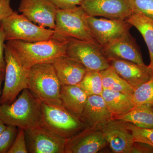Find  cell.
<instances>
[{"label":"cell","instance_id":"1","mask_svg":"<svg viewBox=\"0 0 153 153\" xmlns=\"http://www.w3.org/2000/svg\"><path fill=\"white\" fill-rule=\"evenodd\" d=\"M41 101L28 88L10 104L0 105V119L7 126L25 130L40 124Z\"/></svg>","mask_w":153,"mask_h":153},{"label":"cell","instance_id":"2","mask_svg":"<svg viewBox=\"0 0 153 153\" xmlns=\"http://www.w3.org/2000/svg\"><path fill=\"white\" fill-rule=\"evenodd\" d=\"M21 60L23 66L29 69L42 63H52L61 56L66 55L68 39L50 40L35 42L18 40L8 41Z\"/></svg>","mask_w":153,"mask_h":153},{"label":"cell","instance_id":"3","mask_svg":"<svg viewBox=\"0 0 153 153\" xmlns=\"http://www.w3.org/2000/svg\"><path fill=\"white\" fill-rule=\"evenodd\" d=\"M40 125L66 139L86 128L81 118L68 111L62 105L43 101Z\"/></svg>","mask_w":153,"mask_h":153},{"label":"cell","instance_id":"4","mask_svg":"<svg viewBox=\"0 0 153 153\" xmlns=\"http://www.w3.org/2000/svg\"><path fill=\"white\" fill-rule=\"evenodd\" d=\"M85 15L80 6L72 8L58 9L53 38L61 40L74 38L99 45L88 25Z\"/></svg>","mask_w":153,"mask_h":153},{"label":"cell","instance_id":"5","mask_svg":"<svg viewBox=\"0 0 153 153\" xmlns=\"http://www.w3.org/2000/svg\"><path fill=\"white\" fill-rule=\"evenodd\" d=\"M61 85L52 63L36 64L29 69L27 88L41 101L62 105Z\"/></svg>","mask_w":153,"mask_h":153},{"label":"cell","instance_id":"6","mask_svg":"<svg viewBox=\"0 0 153 153\" xmlns=\"http://www.w3.org/2000/svg\"><path fill=\"white\" fill-rule=\"evenodd\" d=\"M0 24L4 32L6 41L38 42L52 39L55 35L54 30L35 25L24 15H20L16 11L2 20Z\"/></svg>","mask_w":153,"mask_h":153},{"label":"cell","instance_id":"7","mask_svg":"<svg viewBox=\"0 0 153 153\" xmlns=\"http://www.w3.org/2000/svg\"><path fill=\"white\" fill-rule=\"evenodd\" d=\"M6 61L4 83L1 97V105L10 104L19 94L28 88L29 69L25 68L10 44L5 45Z\"/></svg>","mask_w":153,"mask_h":153},{"label":"cell","instance_id":"8","mask_svg":"<svg viewBox=\"0 0 153 153\" xmlns=\"http://www.w3.org/2000/svg\"><path fill=\"white\" fill-rule=\"evenodd\" d=\"M66 55L82 63L88 70L100 71L110 67L101 46L87 41L69 38Z\"/></svg>","mask_w":153,"mask_h":153},{"label":"cell","instance_id":"9","mask_svg":"<svg viewBox=\"0 0 153 153\" xmlns=\"http://www.w3.org/2000/svg\"><path fill=\"white\" fill-rule=\"evenodd\" d=\"M28 153H65L66 139L40 125L25 130Z\"/></svg>","mask_w":153,"mask_h":153},{"label":"cell","instance_id":"10","mask_svg":"<svg viewBox=\"0 0 153 153\" xmlns=\"http://www.w3.org/2000/svg\"><path fill=\"white\" fill-rule=\"evenodd\" d=\"M85 19L95 40L100 46L129 33L132 26L126 20L98 19L85 13Z\"/></svg>","mask_w":153,"mask_h":153},{"label":"cell","instance_id":"11","mask_svg":"<svg viewBox=\"0 0 153 153\" xmlns=\"http://www.w3.org/2000/svg\"><path fill=\"white\" fill-rule=\"evenodd\" d=\"M80 6L91 16L126 20L132 13L128 0H82Z\"/></svg>","mask_w":153,"mask_h":153},{"label":"cell","instance_id":"12","mask_svg":"<svg viewBox=\"0 0 153 153\" xmlns=\"http://www.w3.org/2000/svg\"><path fill=\"white\" fill-rule=\"evenodd\" d=\"M58 9L49 0H21L19 10L31 22L54 30Z\"/></svg>","mask_w":153,"mask_h":153},{"label":"cell","instance_id":"13","mask_svg":"<svg viewBox=\"0 0 153 153\" xmlns=\"http://www.w3.org/2000/svg\"><path fill=\"white\" fill-rule=\"evenodd\" d=\"M102 54L107 60H128L145 66L140 50L129 32L104 46H101Z\"/></svg>","mask_w":153,"mask_h":153},{"label":"cell","instance_id":"14","mask_svg":"<svg viewBox=\"0 0 153 153\" xmlns=\"http://www.w3.org/2000/svg\"><path fill=\"white\" fill-rule=\"evenodd\" d=\"M108 145L101 130L85 128L66 139L65 153H97Z\"/></svg>","mask_w":153,"mask_h":153},{"label":"cell","instance_id":"15","mask_svg":"<svg viewBox=\"0 0 153 153\" xmlns=\"http://www.w3.org/2000/svg\"><path fill=\"white\" fill-rule=\"evenodd\" d=\"M100 130L113 152L131 153L135 140L123 122L113 118Z\"/></svg>","mask_w":153,"mask_h":153},{"label":"cell","instance_id":"16","mask_svg":"<svg viewBox=\"0 0 153 153\" xmlns=\"http://www.w3.org/2000/svg\"><path fill=\"white\" fill-rule=\"evenodd\" d=\"M110 67L135 90L153 76L149 66H142L128 60L111 59L108 60Z\"/></svg>","mask_w":153,"mask_h":153},{"label":"cell","instance_id":"17","mask_svg":"<svg viewBox=\"0 0 153 153\" xmlns=\"http://www.w3.org/2000/svg\"><path fill=\"white\" fill-rule=\"evenodd\" d=\"M80 118L86 128L100 130L113 115L102 96L91 95L88 97Z\"/></svg>","mask_w":153,"mask_h":153},{"label":"cell","instance_id":"18","mask_svg":"<svg viewBox=\"0 0 153 153\" xmlns=\"http://www.w3.org/2000/svg\"><path fill=\"white\" fill-rule=\"evenodd\" d=\"M52 64L62 85H77L88 70L82 63L66 55L57 58Z\"/></svg>","mask_w":153,"mask_h":153},{"label":"cell","instance_id":"19","mask_svg":"<svg viewBox=\"0 0 153 153\" xmlns=\"http://www.w3.org/2000/svg\"><path fill=\"white\" fill-rule=\"evenodd\" d=\"M88 96L78 85H61L60 99L68 111L80 117Z\"/></svg>","mask_w":153,"mask_h":153},{"label":"cell","instance_id":"20","mask_svg":"<svg viewBox=\"0 0 153 153\" xmlns=\"http://www.w3.org/2000/svg\"><path fill=\"white\" fill-rule=\"evenodd\" d=\"M102 96L113 118L126 113L136 106L132 94L103 89Z\"/></svg>","mask_w":153,"mask_h":153},{"label":"cell","instance_id":"21","mask_svg":"<svg viewBox=\"0 0 153 153\" xmlns=\"http://www.w3.org/2000/svg\"><path fill=\"white\" fill-rule=\"evenodd\" d=\"M113 118L139 127L153 128V109L148 105H137L126 113Z\"/></svg>","mask_w":153,"mask_h":153},{"label":"cell","instance_id":"22","mask_svg":"<svg viewBox=\"0 0 153 153\" xmlns=\"http://www.w3.org/2000/svg\"><path fill=\"white\" fill-rule=\"evenodd\" d=\"M126 21L139 31L144 39L150 59L148 66L153 73V19L143 15L132 13Z\"/></svg>","mask_w":153,"mask_h":153},{"label":"cell","instance_id":"23","mask_svg":"<svg viewBox=\"0 0 153 153\" xmlns=\"http://www.w3.org/2000/svg\"><path fill=\"white\" fill-rule=\"evenodd\" d=\"M103 89L118 91L126 94H132L134 89L123 79L111 67L100 71Z\"/></svg>","mask_w":153,"mask_h":153},{"label":"cell","instance_id":"24","mask_svg":"<svg viewBox=\"0 0 153 153\" xmlns=\"http://www.w3.org/2000/svg\"><path fill=\"white\" fill-rule=\"evenodd\" d=\"M77 85L83 91L88 97L102 96L103 92L101 75L99 71L88 70L83 79Z\"/></svg>","mask_w":153,"mask_h":153},{"label":"cell","instance_id":"25","mask_svg":"<svg viewBox=\"0 0 153 153\" xmlns=\"http://www.w3.org/2000/svg\"><path fill=\"white\" fill-rule=\"evenodd\" d=\"M132 95L136 106H153V76L134 90Z\"/></svg>","mask_w":153,"mask_h":153},{"label":"cell","instance_id":"26","mask_svg":"<svg viewBox=\"0 0 153 153\" xmlns=\"http://www.w3.org/2000/svg\"><path fill=\"white\" fill-rule=\"evenodd\" d=\"M124 123L131 131L136 142L144 143L153 147V128H143L131 123Z\"/></svg>","mask_w":153,"mask_h":153},{"label":"cell","instance_id":"27","mask_svg":"<svg viewBox=\"0 0 153 153\" xmlns=\"http://www.w3.org/2000/svg\"><path fill=\"white\" fill-rule=\"evenodd\" d=\"M18 131L16 127L7 126L0 134V153H8L13 143Z\"/></svg>","mask_w":153,"mask_h":153},{"label":"cell","instance_id":"28","mask_svg":"<svg viewBox=\"0 0 153 153\" xmlns=\"http://www.w3.org/2000/svg\"><path fill=\"white\" fill-rule=\"evenodd\" d=\"M132 13L153 19V0H128Z\"/></svg>","mask_w":153,"mask_h":153},{"label":"cell","instance_id":"29","mask_svg":"<svg viewBox=\"0 0 153 153\" xmlns=\"http://www.w3.org/2000/svg\"><path fill=\"white\" fill-rule=\"evenodd\" d=\"M26 143L25 130L24 128H18L16 137L13 143L7 153H27Z\"/></svg>","mask_w":153,"mask_h":153},{"label":"cell","instance_id":"30","mask_svg":"<svg viewBox=\"0 0 153 153\" xmlns=\"http://www.w3.org/2000/svg\"><path fill=\"white\" fill-rule=\"evenodd\" d=\"M5 36L2 26L0 24V72L5 73L6 70V61L4 58V48Z\"/></svg>","mask_w":153,"mask_h":153},{"label":"cell","instance_id":"31","mask_svg":"<svg viewBox=\"0 0 153 153\" xmlns=\"http://www.w3.org/2000/svg\"><path fill=\"white\" fill-rule=\"evenodd\" d=\"M59 9L72 8L80 6L82 0H49Z\"/></svg>","mask_w":153,"mask_h":153},{"label":"cell","instance_id":"32","mask_svg":"<svg viewBox=\"0 0 153 153\" xmlns=\"http://www.w3.org/2000/svg\"><path fill=\"white\" fill-rule=\"evenodd\" d=\"M10 2L11 0H0V22L10 16L14 12Z\"/></svg>","mask_w":153,"mask_h":153},{"label":"cell","instance_id":"33","mask_svg":"<svg viewBox=\"0 0 153 153\" xmlns=\"http://www.w3.org/2000/svg\"><path fill=\"white\" fill-rule=\"evenodd\" d=\"M131 153H153V147L144 143L135 142L131 151Z\"/></svg>","mask_w":153,"mask_h":153},{"label":"cell","instance_id":"34","mask_svg":"<svg viewBox=\"0 0 153 153\" xmlns=\"http://www.w3.org/2000/svg\"><path fill=\"white\" fill-rule=\"evenodd\" d=\"M4 77L5 73L0 72V105H1V97L2 93L1 91V87L2 83L3 80L4 79Z\"/></svg>","mask_w":153,"mask_h":153},{"label":"cell","instance_id":"35","mask_svg":"<svg viewBox=\"0 0 153 153\" xmlns=\"http://www.w3.org/2000/svg\"><path fill=\"white\" fill-rule=\"evenodd\" d=\"M7 126L6 125L3 123L2 121L1 120V119H0V134L6 128Z\"/></svg>","mask_w":153,"mask_h":153},{"label":"cell","instance_id":"36","mask_svg":"<svg viewBox=\"0 0 153 153\" xmlns=\"http://www.w3.org/2000/svg\"><path fill=\"white\" fill-rule=\"evenodd\" d=\"M152 108L153 109V106L152 107Z\"/></svg>","mask_w":153,"mask_h":153}]
</instances>
